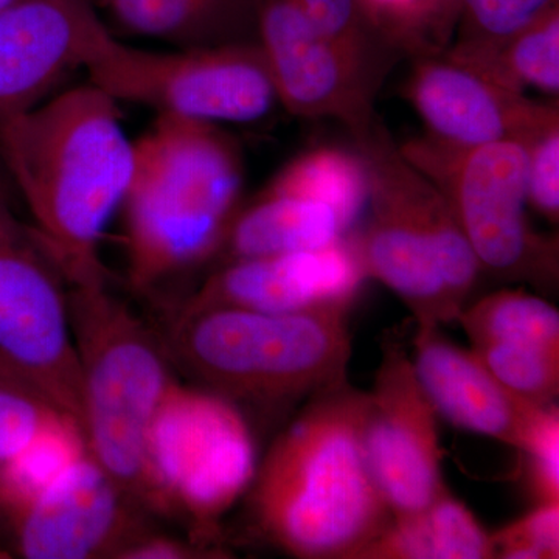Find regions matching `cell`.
Instances as JSON below:
<instances>
[{"label":"cell","mask_w":559,"mask_h":559,"mask_svg":"<svg viewBox=\"0 0 559 559\" xmlns=\"http://www.w3.org/2000/svg\"><path fill=\"white\" fill-rule=\"evenodd\" d=\"M496 558H559V502L536 503L520 520L491 533Z\"/></svg>","instance_id":"obj_31"},{"label":"cell","mask_w":559,"mask_h":559,"mask_svg":"<svg viewBox=\"0 0 559 559\" xmlns=\"http://www.w3.org/2000/svg\"><path fill=\"white\" fill-rule=\"evenodd\" d=\"M0 191H9V193L17 194L14 189L13 180L10 178V173L3 164L2 154H0Z\"/></svg>","instance_id":"obj_35"},{"label":"cell","mask_w":559,"mask_h":559,"mask_svg":"<svg viewBox=\"0 0 559 559\" xmlns=\"http://www.w3.org/2000/svg\"><path fill=\"white\" fill-rule=\"evenodd\" d=\"M68 294L87 452L140 509L153 514L146 447L154 415L175 381L170 356L153 331L110 293L108 282L68 285Z\"/></svg>","instance_id":"obj_5"},{"label":"cell","mask_w":559,"mask_h":559,"mask_svg":"<svg viewBox=\"0 0 559 559\" xmlns=\"http://www.w3.org/2000/svg\"><path fill=\"white\" fill-rule=\"evenodd\" d=\"M360 157L369 176V204L366 226L355 235L367 277L396 294L415 322H454L462 308L444 285L428 245L381 168Z\"/></svg>","instance_id":"obj_17"},{"label":"cell","mask_w":559,"mask_h":559,"mask_svg":"<svg viewBox=\"0 0 559 559\" xmlns=\"http://www.w3.org/2000/svg\"><path fill=\"white\" fill-rule=\"evenodd\" d=\"M558 5L559 0H459L454 40L488 43L507 38Z\"/></svg>","instance_id":"obj_30"},{"label":"cell","mask_w":559,"mask_h":559,"mask_svg":"<svg viewBox=\"0 0 559 559\" xmlns=\"http://www.w3.org/2000/svg\"><path fill=\"white\" fill-rule=\"evenodd\" d=\"M364 396L347 380L314 393L259 462L253 522L290 557L359 559L392 521L364 454Z\"/></svg>","instance_id":"obj_2"},{"label":"cell","mask_w":559,"mask_h":559,"mask_svg":"<svg viewBox=\"0 0 559 559\" xmlns=\"http://www.w3.org/2000/svg\"><path fill=\"white\" fill-rule=\"evenodd\" d=\"M382 38L403 58L439 57L459 25V0H359Z\"/></svg>","instance_id":"obj_27"},{"label":"cell","mask_w":559,"mask_h":559,"mask_svg":"<svg viewBox=\"0 0 559 559\" xmlns=\"http://www.w3.org/2000/svg\"><path fill=\"white\" fill-rule=\"evenodd\" d=\"M349 310L178 312L165 342L197 385L242 407L282 412L347 380Z\"/></svg>","instance_id":"obj_4"},{"label":"cell","mask_w":559,"mask_h":559,"mask_svg":"<svg viewBox=\"0 0 559 559\" xmlns=\"http://www.w3.org/2000/svg\"><path fill=\"white\" fill-rule=\"evenodd\" d=\"M257 468L255 437L240 407L200 385L173 381L146 447L153 514L186 518L197 544L207 549Z\"/></svg>","instance_id":"obj_6"},{"label":"cell","mask_w":559,"mask_h":559,"mask_svg":"<svg viewBox=\"0 0 559 559\" xmlns=\"http://www.w3.org/2000/svg\"><path fill=\"white\" fill-rule=\"evenodd\" d=\"M145 514L86 452L9 524L24 558L119 559L150 532Z\"/></svg>","instance_id":"obj_11"},{"label":"cell","mask_w":559,"mask_h":559,"mask_svg":"<svg viewBox=\"0 0 559 559\" xmlns=\"http://www.w3.org/2000/svg\"><path fill=\"white\" fill-rule=\"evenodd\" d=\"M489 558H496L491 533L450 489L417 513L392 518L359 555V559Z\"/></svg>","instance_id":"obj_22"},{"label":"cell","mask_w":559,"mask_h":559,"mask_svg":"<svg viewBox=\"0 0 559 559\" xmlns=\"http://www.w3.org/2000/svg\"><path fill=\"white\" fill-rule=\"evenodd\" d=\"M411 61L404 97L425 123L426 135L443 145L473 148L502 140L525 145L559 120L558 100H533L481 79L443 55Z\"/></svg>","instance_id":"obj_15"},{"label":"cell","mask_w":559,"mask_h":559,"mask_svg":"<svg viewBox=\"0 0 559 559\" xmlns=\"http://www.w3.org/2000/svg\"><path fill=\"white\" fill-rule=\"evenodd\" d=\"M204 554H216V551L204 549L194 543L186 544L183 540L157 535L150 530L121 551L119 559L201 558L205 557Z\"/></svg>","instance_id":"obj_34"},{"label":"cell","mask_w":559,"mask_h":559,"mask_svg":"<svg viewBox=\"0 0 559 559\" xmlns=\"http://www.w3.org/2000/svg\"><path fill=\"white\" fill-rule=\"evenodd\" d=\"M127 31L178 49L257 40L255 0H94Z\"/></svg>","instance_id":"obj_19"},{"label":"cell","mask_w":559,"mask_h":559,"mask_svg":"<svg viewBox=\"0 0 559 559\" xmlns=\"http://www.w3.org/2000/svg\"><path fill=\"white\" fill-rule=\"evenodd\" d=\"M0 360H7L5 358H3L2 355H0ZM7 362H9V360H7Z\"/></svg>","instance_id":"obj_37"},{"label":"cell","mask_w":559,"mask_h":559,"mask_svg":"<svg viewBox=\"0 0 559 559\" xmlns=\"http://www.w3.org/2000/svg\"><path fill=\"white\" fill-rule=\"evenodd\" d=\"M522 454L527 459L528 488L536 503L559 502V407H543L530 426Z\"/></svg>","instance_id":"obj_32"},{"label":"cell","mask_w":559,"mask_h":559,"mask_svg":"<svg viewBox=\"0 0 559 559\" xmlns=\"http://www.w3.org/2000/svg\"><path fill=\"white\" fill-rule=\"evenodd\" d=\"M352 234L329 205L261 191L235 216L219 257L224 263L325 248Z\"/></svg>","instance_id":"obj_20"},{"label":"cell","mask_w":559,"mask_h":559,"mask_svg":"<svg viewBox=\"0 0 559 559\" xmlns=\"http://www.w3.org/2000/svg\"><path fill=\"white\" fill-rule=\"evenodd\" d=\"M439 323L415 322L412 364L439 417L521 450L538 406L502 384L473 349L452 344Z\"/></svg>","instance_id":"obj_16"},{"label":"cell","mask_w":559,"mask_h":559,"mask_svg":"<svg viewBox=\"0 0 559 559\" xmlns=\"http://www.w3.org/2000/svg\"><path fill=\"white\" fill-rule=\"evenodd\" d=\"M86 72L117 103L207 123H253L278 105L257 40L157 51L112 36Z\"/></svg>","instance_id":"obj_8"},{"label":"cell","mask_w":559,"mask_h":559,"mask_svg":"<svg viewBox=\"0 0 559 559\" xmlns=\"http://www.w3.org/2000/svg\"><path fill=\"white\" fill-rule=\"evenodd\" d=\"M263 191L329 205L352 231L369 204V176L358 150L322 145L294 157Z\"/></svg>","instance_id":"obj_23"},{"label":"cell","mask_w":559,"mask_h":559,"mask_svg":"<svg viewBox=\"0 0 559 559\" xmlns=\"http://www.w3.org/2000/svg\"><path fill=\"white\" fill-rule=\"evenodd\" d=\"M355 140V148L374 162L399 194L401 204L426 241L441 278L460 308L481 274L479 260L448 204L447 198L401 154L380 116Z\"/></svg>","instance_id":"obj_18"},{"label":"cell","mask_w":559,"mask_h":559,"mask_svg":"<svg viewBox=\"0 0 559 559\" xmlns=\"http://www.w3.org/2000/svg\"><path fill=\"white\" fill-rule=\"evenodd\" d=\"M507 388L538 406L557 403L559 349L516 342H491L471 348Z\"/></svg>","instance_id":"obj_28"},{"label":"cell","mask_w":559,"mask_h":559,"mask_svg":"<svg viewBox=\"0 0 559 559\" xmlns=\"http://www.w3.org/2000/svg\"><path fill=\"white\" fill-rule=\"evenodd\" d=\"M0 191V355L81 426L83 390L68 282Z\"/></svg>","instance_id":"obj_9"},{"label":"cell","mask_w":559,"mask_h":559,"mask_svg":"<svg viewBox=\"0 0 559 559\" xmlns=\"http://www.w3.org/2000/svg\"><path fill=\"white\" fill-rule=\"evenodd\" d=\"M528 205L551 224L559 219V120L551 121L528 143Z\"/></svg>","instance_id":"obj_33"},{"label":"cell","mask_w":559,"mask_h":559,"mask_svg":"<svg viewBox=\"0 0 559 559\" xmlns=\"http://www.w3.org/2000/svg\"><path fill=\"white\" fill-rule=\"evenodd\" d=\"M86 452L75 418L62 415L51 423L28 447L0 462V516L14 520Z\"/></svg>","instance_id":"obj_24"},{"label":"cell","mask_w":559,"mask_h":559,"mask_svg":"<svg viewBox=\"0 0 559 559\" xmlns=\"http://www.w3.org/2000/svg\"><path fill=\"white\" fill-rule=\"evenodd\" d=\"M360 439L392 518L417 513L447 491L439 414L395 330L381 340L373 388L364 396Z\"/></svg>","instance_id":"obj_10"},{"label":"cell","mask_w":559,"mask_h":559,"mask_svg":"<svg viewBox=\"0 0 559 559\" xmlns=\"http://www.w3.org/2000/svg\"><path fill=\"white\" fill-rule=\"evenodd\" d=\"M24 2V0H0V11L10 9V7L16 5V3Z\"/></svg>","instance_id":"obj_36"},{"label":"cell","mask_w":559,"mask_h":559,"mask_svg":"<svg viewBox=\"0 0 559 559\" xmlns=\"http://www.w3.org/2000/svg\"><path fill=\"white\" fill-rule=\"evenodd\" d=\"M110 39L94 0H24L0 11V121L47 100Z\"/></svg>","instance_id":"obj_14"},{"label":"cell","mask_w":559,"mask_h":559,"mask_svg":"<svg viewBox=\"0 0 559 559\" xmlns=\"http://www.w3.org/2000/svg\"><path fill=\"white\" fill-rule=\"evenodd\" d=\"M242 189L245 162L227 132L159 114L134 142L121 204L132 288L151 294L219 257Z\"/></svg>","instance_id":"obj_3"},{"label":"cell","mask_w":559,"mask_h":559,"mask_svg":"<svg viewBox=\"0 0 559 559\" xmlns=\"http://www.w3.org/2000/svg\"><path fill=\"white\" fill-rule=\"evenodd\" d=\"M119 103L87 83L0 121V154L68 285L108 282L100 245L123 204L134 142Z\"/></svg>","instance_id":"obj_1"},{"label":"cell","mask_w":559,"mask_h":559,"mask_svg":"<svg viewBox=\"0 0 559 559\" xmlns=\"http://www.w3.org/2000/svg\"><path fill=\"white\" fill-rule=\"evenodd\" d=\"M257 43L278 103L301 119H334L358 138L378 116L377 92L308 21L296 0H255Z\"/></svg>","instance_id":"obj_12"},{"label":"cell","mask_w":559,"mask_h":559,"mask_svg":"<svg viewBox=\"0 0 559 559\" xmlns=\"http://www.w3.org/2000/svg\"><path fill=\"white\" fill-rule=\"evenodd\" d=\"M66 412L25 378L16 367L0 360V462L32 443Z\"/></svg>","instance_id":"obj_29"},{"label":"cell","mask_w":559,"mask_h":559,"mask_svg":"<svg viewBox=\"0 0 559 559\" xmlns=\"http://www.w3.org/2000/svg\"><path fill=\"white\" fill-rule=\"evenodd\" d=\"M457 322L471 345L516 342L559 349V312L549 300L524 289L489 294L460 311Z\"/></svg>","instance_id":"obj_25"},{"label":"cell","mask_w":559,"mask_h":559,"mask_svg":"<svg viewBox=\"0 0 559 559\" xmlns=\"http://www.w3.org/2000/svg\"><path fill=\"white\" fill-rule=\"evenodd\" d=\"M443 57L506 90H535L558 100L559 5L507 38L454 40Z\"/></svg>","instance_id":"obj_21"},{"label":"cell","mask_w":559,"mask_h":559,"mask_svg":"<svg viewBox=\"0 0 559 559\" xmlns=\"http://www.w3.org/2000/svg\"><path fill=\"white\" fill-rule=\"evenodd\" d=\"M316 31L356 70L371 91L403 57L371 24L359 0H296Z\"/></svg>","instance_id":"obj_26"},{"label":"cell","mask_w":559,"mask_h":559,"mask_svg":"<svg viewBox=\"0 0 559 559\" xmlns=\"http://www.w3.org/2000/svg\"><path fill=\"white\" fill-rule=\"evenodd\" d=\"M400 151L447 198L481 272L539 289L557 286L558 237L539 234L528 221L524 143L455 148L425 134Z\"/></svg>","instance_id":"obj_7"},{"label":"cell","mask_w":559,"mask_h":559,"mask_svg":"<svg viewBox=\"0 0 559 559\" xmlns=\"http://www.w3.org/2000/svg\"><path fill=\"white\" fill-rule=\"evenodd\" d=\"M367 278L352 231L325 248L224 263L178 312L213 308L274 314L352 310Z\"/></svg>","instance_id":"obj_13"}]
</instances>
